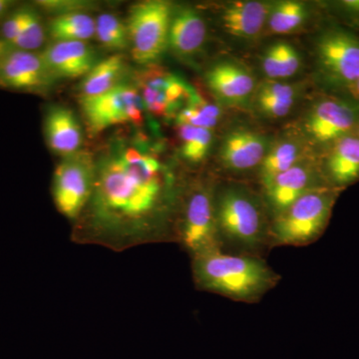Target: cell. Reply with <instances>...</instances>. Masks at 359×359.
Listing matches in <instances>:
<instances>
[{
	"label": "cell",
	"instance_id": "cell-1",
	"mask_svg": "<svg viewBox=\"0 0 359 359\" xmlns=\"http://www.w3.org/2000/svg\"><path fill=\"white\" fill-rule=\"evenodd\" d=\"M169 187L156 158L132 147L112 149L96 162L80 242L123 250L162 237L160 217Z\"/></svg>",
	"mask_w": 359,
	"mask_h": 359
},
{
	"label": "cell",
	"instance_id": "cell-2",
	"mask_svg": "<svg viewBox=\"0 0 359 359\" xmlns=\"http://www.w3.org/2000/svg\"><path fill=\"white\" fill-rule=\"evenodd\" d=\"M193 275L200 289L248 302L259 301L280 280L263 259L252 255L224 254L221 249L194 256Z\"/></svg>",
	"mask_w": 359,
	"mask_h": 359
},
{
	"label": "cell",
	"instance_id": "cell-3",
	"mask_svg": "<svg viewBox=\"0 0 359 359\" xmlns=\"http://www.w3.org/2000/svg\"><path fill=\"white\" fill-rule=\"evenodd\" d=\"M337 196V189H316L278 215L273 229L276 245H304L320 237Z\"/></svg>",
	"mask_w": 359,
	"mask_h": 359
},
{
	"label": "cell",
	"instance_id": "cell-4",
	"mask_svg": "<svg viewBox=\"0 0 359 359\" xmlns=\"http://www.w3.org/2000/svg\"><path fill=\"white\" fill-rule=\"evenodd\" d=\"M219 243L244 250L263 245L266 229L263 215L256 201L238 189H229L219 196L216 207ZM222 245V244H221Z\"/></svg>",
	"mask_w": 359,
	"mask_h": 359
},
{
	"label": "cell",
	"instance_id": "cell-5",
	"mask_svg": "<svg viewBox=\"0 0 359 359\" xmlns=\"http://www.w3.org/2000/svg\"><path fill=\"white\" fill-rule=\"evenodd\" d=\"M173 8L162 0H147L130 7L127 29L135 62L149 65L158 60L169 45Z\"/></svg>",
	"mask_w": 359,
	"mask_h": 359
},
{
	"label": "cell",
	"instance_id": "cell-6",
	"mask_svg": "<svg viewBox=\"0 0 359 359\" xmlns=\"http://www.w3.org/2000/svg\"><path fill=\"white\" fill-rule=\"evenodd\" d=\"M316 57L325 84L348 92L359 79V35L340 26L328 28L316 42Z\"/></svg>",
	"mask_w": 359,
	"mask_h": 359
},
{
	"label": "cell",
	"instance_id": "cell-7",
	"mask_svg": "<svg viewBox=\"0 0 359 359\" xmlns=\"http://www.w3.org/2000/svg\"><path fill=\"white\" fill-rule=\"evenodd\" d=\"M95 173L96 162L86 153L78 152L59 163L52 181V198L65 218H81L93 193Z\"/></svg>",
	"mask_w": 359,
	"mask_h": 359
},
{
	"label": "cell",
	"instance_id": "cell-8",
	"mask_svg": "<svg viewBox=\"0 0 359 359\" xmlns=\"http://www.w3.org/2000/svg\"><path fill=\"white\" fill-rule=\"evenodd\" d=\"M82 114L93 134L116 125L140 124L143 121V99L132 85L121 83L100 94L80 98Z\"/></svg>",
	"mask_w": 359,
	"mask_h": 359
},
{
	"label": "cell",
	"instance_id": "cell-9",
	"mask_svg": "<svg viewBox=\"0 0 359 359\" xmlns=\"http://www.w3.org/2000/svg\"><path fill=\"white\" fill-rule=\"evenodd\" d=\"M359 124V103L353 98L325 96L311 108L306 129L321 144L330 145L346 135L355 133Z\"/></svg>",
	"mask_w": 359,
	"mask_h": 359
},
{
	"label": "cell",
	"instance_id": "cell-10",
	"mask_svg": "<svg viewBox=\"0 0 359 359\" xmlns=\"http://www.w3.org/2000/svg\"><path fill=\"white\" fill-rule=\"evenodd\" d=\"M179 238L181 245L192 257L207 250L221 249L216 207L207 191L200 190L192 194L187 203Z\"/></svg>",
	"mask_w": 359,
	"mask_h": 359
},
{
	"label": "cell",
	"instance_id": "cell-11",
	"mask_svg": "<svg viewBox=\"0 0 359 359\" xmlns=\"http://www.w3.org/2000/svg\"><path fill=\"white\" fill-rule=\"evenodd\" d=\"M55 79L45 65L40 52L9 49L0 61V87L42 93L47 91Z\"/></svg>",
	"mask_w": 359,
	"mask_h": 359
},
{
	"label": "cell",
	"instance_id": "cell-12",
	"mask_svg": "<svg viewBox=\"0 0 359 359\" xmlns=\"http://www.w3.org/2000/svg\"><path fill=\"white\" fill-rule=\"evenodd\" d=\"M54 79L84 78L98 63L97 52L82 41H56L40 52Z\"/></svg>",
	"mask_w": 359,
	"mask_h": 359
},
{
	"label": "cell",
	"instance_id": "cell-13",
	"mask_svg": "<svg viewBox=\"0 0 359 359\" xmlns=\"http://www.w3.org/2000/svg\"><path fill=\"white\" fill-rule=\"evenodd\" d=\"M320 180L311 167L297 164L264 185L271 207L280 215L306 194L316 189L330 188Z\"/></svg>",
	"mask_w": 359,
	"mask_h": 359
},
{
	"label": "cell",
	"instance_id": "cell-14",
	"mask_svg": "<svg viewBox=\"0 0 359 359\" xmlns=\"http://www.w3.org/2000/svg\"><path fill=\"white\" fill-rule=\"evenodd\" d=\"M44 135L48 147L63 158L77 154L83 141L76 115L65 106H52L47 110Z\"/></svg>",
	"mask_w": 359,
	"mask_h": 359
},
{
	"label": "cell",
	"instance_id": "cell-15",
	"mask_svg": "<svg viewBox=\"0 0 359 359\" xmlns=\"http://www.w3.org/2000/svg\"><path fill=\"white\" fill-rule=\"evenodd\" d=\"M325 176L328 185L337 190L358 181V135H346L328 147L325 161Z\"/></svg>",
	"mask_w": 359,
	"mask_h": 359
},
{
	"label": "cell",
	"instance_id": "cell-16",
	"mask_svg": "<svg viewBox=\"0 0 359 359\" xmlns=\"http://www.w3.org/2000/svg\"><path fill=\"white\" fill-rule=\"evenodd\" d=\"M207 27L197 11L189 7L173 11L169 32V46L181 56H192L204 45Z\"/></svg>",
	"mask_w": 359,
	"mask_h": 359
},
{
	"label": "cell",
	"instance_id": "cell-17",
	"mask_svg": "<svg viewBox=\"0 0 359 359\" xmlns=\"http://www.w3.org/2000/svg\"><path fill=\"white\" fill-rule=\"evenodd\" d=\"M268 4L259 1H240L226 7L222 16L224 29L240 39H255L269 20Z\"/></svg>",
	"mask_w": 359,
	"mask_h": 359
},
{
	"label": "cell",
	"instance_id": "cell-18",
	"mask_svg": "<svg viewBox=\"0 0 359 359\" xmlns=\"http://www.w3.org/2000/svg\"><path fill=\"white\" fill-rule=\"evenodd\" d=\"M266 150V141L259 135L249 131L233 132L224 141L222 159L231 169H252L263 162Z\"/></svg>",
	"mask_w": 359,
	"mask_h": 359
},
{
	"label": "cell",
	"instance_id": "cell-19",
	"mask_svg": "<svg viewBox=\"0 0 359 359\" xmlns=\"http://www.w3.org/2000/svg\"><path fill=\"white\" fill-rule=\"evenodd\" d=\"M210 88L219 97L230 102H240L247 98L254 89L252 75L233 63L223 62L215 65L207 74Z\"/></svg>",
	"mask_w": 359,
	"mask_h": 359
},
{
	"label": "cell",
	"instance_id": "cell-20",
	"mask_svg": "<svg viewBox=\"0 0 359 359\" xmlns=\"http://www.w3.org/2000/svg\"><path fill=\"white\" fill-rule=\"evenodd\" d=\"M126 65L121 54L98 61L80 83V98L100 95L121 84Z\"/></svg>",
	"mask_w": 359,
	"mask_h": 359
},
{
	"label": "cell",
	"instance_id": "cell-21",
	"mask_svg": "<svg viewBox=\"0 0 359 359\" xmlns=\"http://www.w3.org/2000/svg\"><path fill=\"white\" fill-rule=\"evenodd\" d=\"M48 33L54 42H87L95 36L96 20L86 13L59 14L49 22Z\"/></svg>",
	"mask_w": 359,
	"mask_h": 359
},
{
	"label": "cell",
	"instance_id": "cell-22",
	"mask_svg": "<svg viewBox=\"0 0 359 359\" xmlns=\"http://www.w3.org/2000/svg\"><path fill=\"white\" fill-rule=\"evenodd\" d=\"M301 66L299 53L287 43H276L264 54L263 68L269 78H287L292 76Z\"/></svg>",
	"mask_w": 359,
	"mask_h": 359
},
{
	"label": "cell",
	"instance_id": "cell-23",
	"mask_svg": "<svg viewBox=\"0 0 359 359\" xmlns=\"http://www.w3.org/2000/svg\"><path fill=\"white\" fill-rule=\"evenodd\" d=\"M95 36L104 48L120 52L130 48L127 25L112 13H102L96 20Z\"/></svg>",
	"mask_w": 359,
	"mask_h": 359
},
{
	"label": "cell",
	"instance_id": "cell-24",
	"mask_svg": "<svg viewBox=\"0 0 359 359\" xmlns=\"http://www.w3.org/2000/svg\"><path fill=\"white\" fill-rule=\"evenodd\" d=\"M299 158V148L295 144L285 142L276 146L269 154L264 156L262 164L264 183H268L278 175L294 167Z\"/></svg>",
	"mask_w": 359,
	"mask_h": 359
},
{
	"label": "cell",
	"instance_id": "cell-25",
	"mask_svg": "<svg viewBox=\"0 0 359 359\" xmlns=\"http://www.w3.org/2000/svg\"><path fill=\"white\" fill-rule=\"evenodd\" d=\"M306 18L304 4L295 1L280 2L269 15V27L273 33L294 32Z\"/></svg>",
	"mask_w": 359,
	"mask_h": 359
},
{
	"label": "cell",
	"instance_id": "cell-26",
	"mask_svg": "<svg viewBox=\"0 0 359 359\" xmlns=\"http://www.w3.org/2000/svg\"><path fill=\"white\" fill-rule=\"evenodd\" d=\"M180 137L182 141V154L186 160L192 163H199L204 159L212 143V133L210 129L181 125Z\"/></svg>",
	"mask_w": 359,
	"mask_h": 359
},
{
	"label": "cell",
	"instance_id": "cell-27",
	"mask_svg": "<svg viewBox=\"0 0 359 359\" xmlns=\"http://www.w3.org/2000/svg\"><path fill=\"white\" fill-rule=\"evenodd\" d=\"M45 28L39 11L29 6L27 18L20 34L8 45L15 50L34 52L39 49L45 41Z\"/></svg>",
	"mask_w": 359,
	"mask_h": 359
},
{
	"label": "cell",
	"instance_id": "cell-28",
	"mask_svg": "<svg viewBox=\"0 0 359 359\" xmlns=\"http://www.w3.org/2000/svg\"><path fill=\"white\" fill-rule=\"evenodd\" d=\"M29 6L16 7L13 11L7 15L6 20L2 21L0 27V40L6 45H9L18 37L27 18Z\"/></svg>",
	"mask_w": 359,
	"mask_h": 359
},
{
	"label": "cell",
	"instance_id": "cell-29",
	"mask_svg": "<svg viewBox=\"0 0 359 359\" xmlns=\"http://www.w3.org/2000/svg\"><path fill=\"white\" fill-rule=\"evenodd\" d=\"M178 122L180 125H190L197 128L211 129L216 126L218 120L212 119L201 112L197 108L190 106L181 111L178 114Z\"/></svg>",
	"mask_w": 359,
	"mask_h": 359
},
{
	"label": "cell",
	"instance_id": "cell-30",
	"mask_svg": "<svg viewBox=\"0 0 359 359\" xmlns=\"http://www.w3.org/2000/svg\"><path fill=\"white\" fill-rule=\"evenodd\" d=\"M37 6L41 7L45 11L50 13L65 14L71 13H85L87 7L91 6L88 2L73 1V0H56V1H50V0H45V1H37Z\"/></svg>",
	"mask_w": 359,
	"mask_h": 359
},
{
	"label": "cell",
	"instance_id": "cell-31",
	"mask_svg": "<svg viewBox=\"0 0 359 359\" xmlns=\"http://www.w3.org/2000/svg\"><path fill=\"white\" fill-rule=\"evenodd\" d=\"M257 103L266 115L276 118L285 117V115L289 114L294 104L285 102L273 97L261 95V94H257Z\"/></svg>",
	"mask_w": 359,
	"mask_h": 359
},
{
	"label": "cell",
	"instance_id": "cell-32",
	"mask_svg": "<svg viewBox=\"0 0 359 359\" xmlns=\"http://www.w3.org/2000/svg\"><path fill=\"white\" fill-rule=\"evenodd\" d=\"M259 94L273 97V98L280 99V100L285 101V102L294 103V90L290 85L280 83L266 84L259 90Z\"/></svg>",
	"mask_w": 359,
	"mask_h": 359
},
{
	"label": "cell",
	"instance_id": "cell-33",
	"mask_svg": "<svg viewBox=\"0 0 359 359\" xmlns=\"http://www.w3.org/2000/svg\"><path fill=\"white\" fill-rule=\"evenodd\" d=\"M340 11L346 13L347 15L355 18L359 22V0H344L337 4Z\"/></svg>",
	"mask_w": 359,
	"mask_h": 359
},
{
	"label": "cell",
	"instance_id": "cell-34",
	"mask_svg": "<svg viewBox=\"0 0 359 359\" xmlns=\"http://www.w3.org/2000/svg\"><path fill=\"white\" fill-rule=\"evenodd\" d=\"M15 8V1H13V0H0V20H6L7 15Z\"/></svg>",
	"mask_w": 359,
	"mask_h": 359
},
{
	"label": "cell",
	"instance_id": "cell-35",
	"mask_svg": "<svg viewBox=\"0 0 359 359\" xmlns=\"http://www.w3.org/2000/svg\"><path fill=\"white\" fill-rule=\"evenodd\" d=\"M347 93L351 95V98H353L354 101L359 103V79L358 80V82H356V83L348 90Z\"/></svg>",
	"mask_w": 359,
	"mask_h": 359
},
{
	"label": "cell",
	"instance_id": "cell-36",
	"mask_svg": "<svg viewBox=\"0 0 359 359\" xmlns=\"http://www.w3.org/2000/svg\"><path fill=\"white\" fill-rule=\"evenodd\" d=\"M8 45L4 43L2 40H0V61L4 58V56L6 55V52L9 50Z\"/></svg>",
	"mask_w": 359,
	"mask_h": 359
},
{
	"label": "cell",
	"instance_id": "cell-37",
	"mask_svg": "<svg viewBox=\"0 0 359 359\" xmlns=\"http://www.w3.org/2000/svg\"><path fill=\"white\" fill-rule=\"evenodd\" d=\"M355 134L358 135V138H359V124H358V129H356Z\"/></svg>",
	"mask_w": 359,
	"mask_h": 359
}]
</instances>
